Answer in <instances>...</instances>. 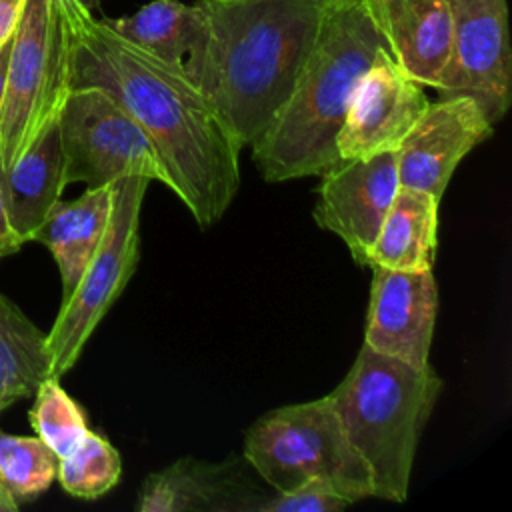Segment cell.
<instances>
[{"mask_svg": "<svg viewBox=\"0 0 512 512\" xmlns=\"http://www.w3.org/2000/svg\"><path fill=\"white\" fill-rule=\"evenodd\" d=\"M70 22V90L100 88L146 132L166 186L206 230L240 188L242 146L208 98L178 70L114 32L78 0H62Z\"/></svg>", "mask_w": 512, "mask_h": 512, "instance_id": "6da1fadb", "label": "cell"}, {"mask_svg": "<svg viewBox=\"0 0 512 512\" xmlns=\"http://www.w3.org/2000/svg\"><path fill=\"white\" fill-rule=\"evenodd\" d=\"M328 0H194L186 74L238 144L250 146L290 96Z\"/></svg>", "mask_w": 512, "mask_h": 512, "instance_id": "7a4b0ae2", "label": "cell"}, {"mask_svg": "<svg viewBox=\"0 0 512 512\" xmlns=\"http://www.w3.org/2000/svg\"><path fill=\"white\" fill-rule=\"evenodd\" d=\"M382 50L388 46L362 4L328 0L290 96L250 144L266 182L322 176L340 160L336 136L352 92Z\"/></svg>", "mask_w": 512, "mask_h": 512, "instance_id": "3957f363", "label": "cell"}, {"mask_svg": "<svg viewBox=\"0 0 512 512\" xmlns=\"http://www.w3.org/2000/svg\"><path fill=\"white\" fill-rule=\"evenodd\" d=\"M436 370L412 366L362 344L342 382L326 394L368 464L374 496L402 504L422 430L442 394Z\"/></svg>", "mask_w": 512, "mask_h": 512, "instance_id": "277c9868", "label": "cell"}, {"mask_svg": "<svg viewBox=\"0 0 512 512\" xmlns=\"http://www.w3.org/2000/svg\"><path fill=\"white\" fill-rule=\"evenodd\" d=\"M242 452L274 492L326 478L352 504L374 496L370 468L328 396L266 412L246 430Z\"/></svg>", "mask_w": 512, "mask_h": 512, "instance_id": "5b68a950", "label": "cell"}, {"mask_svg": "<svg viewBox=\"0 0 512 512\" xmlns=\"http://www.w3.org/2000/svg\"><path fill=\"white\" fill-rule=\"evenodd\" d=\"M70 22L62 0H26L14 30L0 112V166L52 122L70 92Z\"/></svg>", "mask_w": 512, "mask_h": 512, "instance_id": "8992f818", "label": "cell"}, {"mask_svg": "<svg viewBox=\"0 0 512 512\" xmlns=\"http://www.w3.org/2000/svg\"><path fill=\"white\" fill-rule=\"evenodd\" d=\"M148 184L150 180L140 174L114 182L112 214L104 238L46 332L50 376L54 378L72 370L88 338L134 274L140 250V212Z\"/></svg>", "mask_w": 512, "mask_h": 512, "instance_id": "52a82bcc", "label": "cell"}, {"mask_svg": "<svg viewBox=\"0 0 512 512\" xmlns=\"http://www.w3.org/2000/svg\"><path fill=\"white\" fill-rule=\"evenodd\" d=\"M66 182L106 186L140 174L166 186V172L140 124L104 90L74 88L58 114Z\"/></svg>", "mask_w": 512, "mask_h": 512, "instance_id": "ba28073f", "label": "cell"}, {"mask_svg": "<svg viewBox=\"0 0 512 512\" xmlns=\"http://www.w3.org/2000/svg\"><path fill=\"white\" fill-rule=\"evenodd\" d=\"M452 44L436 84L440 98L468 96L496 126L512 102L506 0H448Z\"/></svg>", "mask_w": 512, "mask_h": 512, "instance_id": "9c48e42d", "label": "cell"}, {"mask_svg": "<svg viewBox=\"0 0 512 512\" xmlns=\"http://www.w3.org/2000/svg\"><path fill=\"white\" fill-rule=\"evenodd\" d=\"M428 102L424 86L410 78L388 50L378 52L360 76L336 136L340 160L394 152Z\"/></svg>", "mask_w": 512, "mask_h": 512, "instance_id": "30bf717a", "label": "cell"}, {"mask_svg": "<svg viewBox=\"0 0 512 512\" xmlns=\"http://www.w3.org/2000/svg\"><path fill=\"white\" fill-rule=\"evenodd\" d=\"M494 124L468 96L428 102L422 116L394 150L398 184L442 198L456 166L494 134Z\"/></svg>", "mask_w": 512, "mask_h": 512, "instance_id": "8fae6325", "label": "cell"}, {"mask_svg": "<svg viewBox=\"0 0 512 512\" xmlns=\"http://www.w3.org/2000/svg\"><path fill=\"white\" fill-rule=\"evenodd\" d=\"M394 152L366 158H342L322 174L314 220L336 234L360 266L398 192Z\"/></svg>", "mask_w": 512, "mask_h": 512, "instance_id": "7c38bea8", "label": "cell"}, {"mask_svg": "<svg viewBox=\"0 0 512 512\" xmlns=\"http://www.w3.org/2000/svg\"><path fill=\"white\" fill-rule=\"evenodd\" d=\"M372 286L364 344L412 366L430 364V346L438 312V288L432 268L392 270L370 266Z\"/></svg>", "mask_w": 512, "mask_h": 512, "instance_id": "4fadbf2b", "label": "cell"}, {"mask_svg": "<svg viewBox=\"0 0 512 512\" xmlns=\"http://www.w3.org/2000/svg\"><path fill=\"white\" fill-rule=\"evenodd\" d=\"M362 6L396 64L422 86L436 88L452 44L448 0H364Z\"/></svg>", "mask_w": 512, "mask_h": 512, "instance_id": "5bb4252c", "label": "cell"}, {"mask_svg": "<svg viewBox=\"0 0 512 512\" xmlns=\"http://www.w3.org/2000/svg\"><path fill=\"white\" fill-rule=\"evenodd\" d=\"M248 484L230 462L210 464L196 458H180L144 478L138 512H256Z\"/></svg>", "mask_w": 512, "mask_h": 512, "instance_id": "9a60e30c", "label": "cell"}, {"mask_svg": "<svg viewBox=\"0 0 512 512\" xmlns=\"http://www.w3.org/2000/svg\"><path fill=\"white\" fill-rule=\"evenodd\" d=\"M0 186L12 232L24 246L68 186L58 120L12 164L0 166Z\"/></svg>", "mask_w": 512, "mask_h": 512, "instance_id": "2e32d148", "label": "cell"}, {"mask_svg": "<svg viewBox=\"0 0 512 512\" xmlns=\"http://www.w3.org/2000/svg\"><path fill=\"white\" fill-rule=\"evenodd\" d=\"M114 182L86 188L74 200H58L32 240L46 246L58 266L62 300L72 294L88 262L98 250L110 222Z\"/></svg>", "mask_w": 512, "mask_h": 512, "instance_id": "e0dca14e", "label": "cell"}, {"mask_svg": "<svg viewBox=\"0 0 512 512\" xmlns=\"http://www.w3.org/2000/svg\"><path fill=\"white\" fill-rule=\"evenodd\" d=\"M440 200L428 192L398 188L368 252V268L424 270L434 266Z\"/></svg>", "mask_w": 512, "mask_h": 512, "instance_id": "ac0fdd59", "label": "cell"}, {"mask_svg": "<svg viewBox=\"0 0 512 512\" xmlns=\"http://www.w3.org/2000/svg\"><path fill=\"white\" fill-rule=\"evenodd\" d=\"M50 376L46 332L0 292V414Z\"/></svg>", "mask_w": 512, "mask_h": 512, "instance_id": "d6986e66", "label": "cell"}, {"mask_svg": "<svg viewBox=\"0 0 512 512\" xmlns=\"http://www.w3.org/2000/svg\"><path fill=\"white\" fill-rule=\"evenodd\" d=\"M102 20L132 44L186 72L198 36L194 4L182 0H150L134 14L120 18L102 16Z\"/></svg>", "mask_w": 512, "mask_h": 512, "instance_id": "ffe728a7", "label": "cell"}, {"mask_svg": "<svg viewBox=\"0 0 512 512\" xmlns=\"http://www.w3.org/2000/svg\"><path fill=\"white\" fill-rule=\"evenodd\" d=\"M122 476L118 450L98 432L88 430L84 440L64 458H58L56 480L74 498L96 500L110 492Z\"/></svg>", "mask_w": 512, "mask_h": 512, "instance_id": "44dd1931", "label": "cell"}, {"mask_svg": "<svg viewBox=\"0 0 512 512\" xmlns=\"http://www.w3.org/2000/svg\"><path fill=\"white\" fill-rule=\"evenodd\" d=\"M58 456L34 434L0 430V482L20 504L46 492L56 480Z\"/></svg>", "mask_w": 512, "mask_h": 512, "instance_id": "7402d4cb", "label": "cell"}, {"mask_svg": "<svg viewBox=\"0 0 512 512\" xmlns=\"http://www.w3.org/2000/svg\"><path fill=\"white\" fill-rule=\"evenodd\" d=\"M28 420L36 436L58 458L68 456L90 430L84 410L54 376L44 378L36 388Z\"/></svg>", "mask_w": 512, "mask_h": 512, "instance_id": "603a6c76", "label": "cell"}, {"mask_svg": "<svg viewBox=\"0 0 512 512\" xmlns=\"http://www.w3.org/2000/svg\"><path fill=\"white\" fill-rule=\"evenodd\" d=\"M352 502L326 478H308L288 490L266 496L256 512H336Z\"/></svg>", "mask_w": 512, "mask_h": 512, "instance_id": "cb8c5ba5", "label": "cell"}, {"mask_svg": "<svg viewBox=\"0 0 512 512\" xmlns=\"http://www.w3.org/2000/svg\"><path fill=\"white\" fill-rule=\"evenodd\" d=\"M26 0H0V46L14 34Z\"/></svg>", "mask_w": 512, "mask_h": 512, "instance_id": "d4e9b609", "label": "cell"}, {"mask_svg": "<svg viewBox=\"0 0 512 512\" xmlns=\"http://www.w3.org/2000/svg\"><path fill=\"white\" fill-rule=\"evenodd\" d=\"M20 248H22V244L16 238V234L12 232V226H10V220H8V212H6L4 194H2V186H0V260L4 256H10V254L18 252Z\"/></svg>", "mask_w": 512, "mask_h": 512, "instance_id": "484cf974", "label": "cell"}, {"mask_svg": "<svg viewBox=\"0 0 512 512\" xmlns=\"http://www.w3.org/2000/svg\"><path fill=\"white\" fill-rule=\"evenodd\" d=\"M12 38H14V34L0 46V112H2V100H4V82H6V68H8Z\"/></svg>", "mask_w": 512, "mask_h": 512, "instance_id": "4316f807", "label": "cell"}, {"mask_svg": "<svg viewBox=\"0 0 512 512\" xmlns=\"http://www.w3.org/2000/svg\"><path fill=\"white\" fill-rule=\"evenodd\" d=\"M18 508H20V504L12 498V494L0 482V512H16Z\"/></svg>", "mask_w": 512, "mask_h": 512, "instance_id": "83f0119b", "label": "cell"}, {"mask_svg": "<svg viewBox=\"0 0 512 512\" xmlns=\"http://www.w3.org/2000/svg\"><path fill=\"white\" fill-rule=\"evenodd\" d=\"M84 8H88L90 12H96V10H100V6H102V2L104 0H78Z\"/></svg>", "mask_w": 512, "mask_h": 512, "instance_id": "f1b7e54d", "label": "cell"}, {"mask_svg": "<svg viewBox=\"0 0 512 512\" xmlns=\"http://www.w3.org/2000/svg\"><path fill=\"white\" fill-rule=\"evenodd\" d=\"M334 2H342V4H362L364 0H334Z\"/></svg>", "mask_w": 512, "mask_h": 512, "instance_id": "f546056e", "label": "cell"}]
</instances>
